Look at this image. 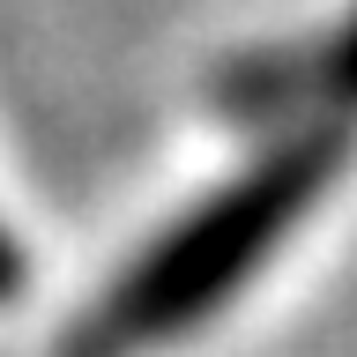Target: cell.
Returning a JSON list of instances; mask_svg holds the SVG:
<instances>
[{
	"instance_id": "6da1fadb",
	"label": "cell",
	"mask_w": 357,
	"mask_h": 357,
	"mask_svg": "<svg viewBox=\"0 0 357 357\" xmlns=\"http://www.w3.org/2000/svg\"><path fill=\"white\" fill-rule=\"evenodd\" d=\"M328 164H335L328 142H298L275 164H261L253 178H238L223 201H208L186 231H172L156 253H142L119 275V290L82 320L75 357H127L142 342H164V335L194 328L208 305H223V290L245 283L268 261L283 223L305 216V201L320 194Z\"/></svg>"
},
{
	"instance_id": "7a4b0ae2",
	"label": "cell",
	"mask_w": 357,
	"mask_h": 357,
	"mask_svg": "<svg viewBox=\"0 0 357 357\" xmlns=\"http://www.w3.org/2000/svg\"><path fill=\"white\" fill-rule=\"evenodd\" d=\"M22 283V261H15V245H8V231H0V298Z\"/></svg>"
}]
</instances>
